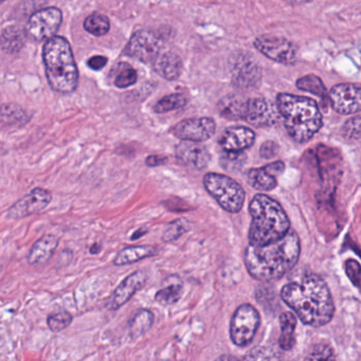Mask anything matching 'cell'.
Instances as JSON below:
<instances>
[{
  "label": "cell",
  "mask_w": 361,
  "mask_h": 361,
  "mask_svg": "<svg viewBox=\"0 0 361 361\" xmlns=\"http://www.w3.org/2000/svg\"><path fill=\"white\" fill-rule=\"evenodd\" d=\"M281 298L302 323L310 327L327 324L335 314L331 291L318 274H308L300 282L285 285L281 291Z\"/></svg>",
  "instance_id": "1"
},
{
  "label": "cell",
  "mask_w": 361,
  "mask_h": 361,
  "mask_svg": "<svg viewBox=\"0 0 361 361\" xmlns=\"http://www.w3.org/2000/svg\"><path fill=\"white\" fill-rule=\"evenodd\" d=\"M301 243L293 229L282 239L265 245H248L244 262L247 272L255 280L270 282L282 278L299 261Z\"/></svg>",
  "instance_id": "2"
},
{
  "label": "cell",
  "mask_w": 361,
  "mask_h": 361,
  "mask_svg": "<svg viewBox=\"0 0 361 361\" xmlns=\"http://www.w3.org/2000/svg\"><path fill=\"white\" fill-rule=\"evenodd\" d=\"M277 108L284 120L287 133L299 144L310 141L322 127V113L312 99L280 94Z\"/></svg>",
  "instance_id": "3"
},
{
  "label": "cell",
  "mask_w": 361,
  "mask_h": 361,
  "mask_svg": "<svg viewBox=\"0 0 361 361\" xmlns=\"http://www.w3.org/2000/svg\"><path fill=\"white\" fill-rule=\"evenodd\" d=\"M251 215L249 244L265 245L282 239L289 229L291 220L282 205L266 194H257L249 205Z\"/></svg>",
  "instance_id": "4"
},
{
  "label": "cell",
  "mask_w": 361,
  "mask_h": 361,
  "mask_svg": "<svg viewBox=\"0 0 361 361\" xmlns=\"http://www.w3.org/2000/svg\"><path fill=\"white\" fill-rule=\"evenodd\" d=\"M46 77L54 91L69 94L77 89L79 70L72 48L65 37L54 35L43 48Z\"/></svg>",
  "instance_id": "5"
},
{
  "label": "cell",
  "mask_w": 361,
  "mask_h": 361,
  "mask_svg": "<svg viewBox=\"0 0 361 361\" xmlns=\"http://www.w3.org/2000/svg\"><path fill=\"white\" fill-rule=\"evenodd\" d=\"M207 192L229 213H239L243 209L246 193L239 182L227 175L208 173L203 177Z\"/></svg>",
  "instance_id": "6"
},
{
  "label": "cell",
  "mask_w": 361,
  "mask_h": 361,
  "mask_svg": "<svg viewBox=\"0 0 361 361\" xmlns=\"http://www.w3.org/2000/svg\"><path fill=\"white\" fill-rule=\"evenodd\" d=\"M261 323L259 312L251 304H243L233 314L230 323V337L237 346L251 343Z\"/></svg>",
  "instance_id": "7"
},
{
  "label": "cell",
  "mask_w": 361,
  "mask_h": 361,
  "mask_svg": "<svg viewBox=\"0 0 361 361\" xmlns=\"http://www.w3.org/2000/svg\"><path fill=\"white\" fill-rule=\"evenodd\" d=\"M63 22V12L58 8L49 7L39 10L29 18L26 34L31 41L44 42L58 33Z\"/></svg>",
  "instance_id": "8"
},
{
  "label": "cell",
  "mask_w": 361,
  "mask_h": 361,
  "mask_svg": "<svg viewBox=\"0 0 361 361\" xmlns=\"http://www.w3.org/2000/svg\"><path fill=\"white\" fill-rule=\"evenodd\" d=\"M255 47L266 58L283 65L295 64L299 56V50L295 44L276 35L258 37L255 41Z\"/></svg>",
  "instance_id": "9"
},
{
  "label": "cell",
  "mask_w": 361,
  "mask_h": 361,
  "mask_svg": "<svg viewBox=\"0 0 361 361\" xmlns=\"http://www.w3.org/2000/svg\"><path fill=\"white\" fill-rule=\"evenodd\" d=\"M163 42L160 35L154 31L139 30L129 39L125 53L140 62L150 64L155 61L163 50Z\"/></svg>",
  "instance_id": "10"
},
{
  "label": "cell",
  "mask_w": 361,
  "mask_h": 361,
  "mask_svg": "<svg viewBox=\"0 0 361 361\" xmlns=\"http://www.w3.org/2000/svg\"><path fill=\"white\" fill-rule=\"evenodd\" d=\"M216 123L212 118H192L180 121L171 132L182 141L203 142L213 137Z\"/></svg>",
  "instance_id": "11"
},
{
  "label": "cell",
  "mask_w": 361,
  "mask_h": 361,
  "mask_svg": "<svg viewBox=\"0 0 361 361\" xmlns=\"http://www.w3.org/2000/svg\"><path fill=\"white\" fill-rule=\"evenodd\" d=\"M52 194L44 188H35L8 210V217L11 220H22L31 215L41 213L51 203Z\"/></svg>",
  "instance_id": "12"
},
{
  "label": "cell",
  "mask_w": 361,
  "mask_h": 361,
  "mask_svg": "<svg viewBox=\"0 0 361 361\" xmlns=\"http://www.w3.org/2000/svg\"><path fill=\"white\" fill-rule=\"evenodd\" d=\"M232 82L237 88L251 89L258 87L262 80V70L257 61L248 54L235 56L231 66Z\"/></svg>",
  "instance_id": "13"
},
{
  "label": "cell",
  "mask_w": 361,
  "mask_h": 361,
  "mask_svg": "<svg viewBox=\"0 0 361 361\" xmlns=\"http://www.w3.org/2000/svg\"><path fill=\"white\" fill-rule=\"evenodd\" d=\"M360 87L354 84H338L327 94L334 110L340 115H352L360 110Z\"/></svg>",
  "instance_id": "14"
},
{
  "label": "cell",
  "mask_w": 361,
  "mask_h": 361,
  "mask_svg": "<svg viewBox=\"0 0 361 361\" xmlns=\"http://www.w3.org/2000/svg\"><path fill=\"white\" fill-rule=\"evenodd\" d=\"M280 113L263 98L247 99L243 120L255 127H272L278 122Z\"/></svg>",
  "instance_id": "15"
},
{
  "label": "cell",
  "mask_w": 361,
  "mask_h": 361,
  "mask_svg": "<svg viewBox=\"0 0 361 361\" xmlns=\"http://www.w3.org/2000/svg\"><path fill=\"white\" fill-rule=\"evenodd\" d=\"M146 274L142 270H137L127 276L113 291L110 300L107 304L109 310H118L125 306L134 296L139 291L146 283Z\"/></svg>",
  "instance_id": "16"
},
{
  "label": "cell",
  "mask_w": 361,
  "mask_h": 361,
  "mask_svg": "<svg viewBox=\"0 0 361 361\" xmlns=\"http://www.w3.org/2000/svg\"><path fill=\"white\" fill-rule=\"evenodd\" d=\"M255 141L253 129L245 127H233L224 129L220 138V146L224 152H244Z\"/></svg>",
  "instance_id": "17"
},
{
  "label": "cell",
  "mask_w": 361,
  "mask_h": 361,
  "mask_svg": "<svg viewBox=\"0 0 361 361\" xmlns=\"http://www.w3.org/2000/svg\"><path fill=\"white\" fill-rule=\"evenodd\" d=\"M176 157L182 165L195 170H203L210 161V154L201 142L182 141L176 146Z\"/></svg>",
  "instance_id": "18"
},
{
  "label": "cell",
  "mask_w": 361,
  "mask_h": 361,
  "mask_svg": "<svg viewBox=\"0 0 361 361\" xmlns=\"http://www.w3.org/2000/svg\"><path fill=\"white\" fill-rule=\"evenodd\" d=\"M58 246V237L53 234H45L37 239L27 255V261L31 266H43L49 263L54 251Z\"/></svg>",
  "instance_id": "19"
},
{
  "label": "cell",
  "mask_w": 361,
  "mask_h": 361,
  "mask_svg": "<svg viewBox=\"0 0 361 361\" xmlns=\"http://www.w3.org/2000/svg\"><path fill=\"white\" fill-rule=\"evenodd\" d=\"M152 64L155 71L167 81L179 79L184 69L182 58L173 52L159 53Z\"/></svg>",
  "instance_id": "20"
},
{
  "label": "cell",
  "mask_w": 361,
  "mask_h": 361,
  "mask_svg": "<svg viewBox=\"0 0 361 361\" xmlns=\"http://www.w3.org/2000/svg\"><path fill=\"white\" fill-rule=\"evenodd\" d=\"M158 251L154 246L150 245H141V246H129L122 249L113 260L115 266H127L138 263L148 258L155 257Z\"/></svg>",
  "instance_id": "21"
},
{
  "label": "cell",
  "mask_w": 361,
  "mask_h": 361,
  "mask_svg": "<svg viewBox=\"0 0 361 361\" xmlns=\"http://www.w3.org/2000/svg\"><path fill=\"white\" fill-rule=\"evenodd\" d=\"M27 39L25 29L18 26L6 27L0 33V48L7 53H18L24 48Z\"/></svg>",
  "instance_id": "22"
},
{
  "label": "cell",
  "mask_w": 361,
  "mask_h": 361,
  "mask_svg": "<svg viewBox=\"0 0 361 361\" xmlns=\"http://www.w3.org/2000/svg\"><path fill=\"white\" fill-rule=\"evenodd\" d=\"M247 99L243 96H224L217 103L218 113L222 117L229 120H243L246 107Z\"/></svg>",
  "instance_id": "23"
},
{
  "label": "cell",
  "mask_w": 361,
  "mask_h": 361,
  "mask_svg": "<svg viewBox=\"0 0 361 361\" xmlns=\"http://www.w3.org/2000/svg\"><path fill=\"white\" fill-rule=\"evenodd\" d=\"M184 293V283L179 277L173 276L167 280V285L157 291L155 300L163 306L173 305L182 299Z\"/></svg>",
  "instance_id": "24"
},
{
  "label": "cell",
  "mask_w": 361,
  "mask_h": 361,
  "mask_svg": "<svg viewBox=\"0 0 361 361\" xmlns=\"http://www.w3.org/2000/svg\"><path fill=\"white\" fill-rule=\"evenodd\" d=\"M30 120L28 113L20 105L9 104L0 107V125L1 127H23Z\"/></svg>",
  "instance_id": "25"
},
{
  "label": "cell",
  "mask_w": 361,
  "mask_h": 361,
  "mask_svg": "<svg viewBox=\"0 0 361 361\" xmlns=\"http://www.w3.org/2000/svg\"><path fill=\"white\" fill-rule=\"evenodd\" d=\"M281 336L279 344L283 350H291L296 343L295 331L297 317L291 312H283L280 316Z\"/></svg>",
  "instance_id": "26"
},
{
  "label": "cell",
  "mask_w": 361,
  "mask_h": 361,
  "mask_svg": "<svg viewBox=\"0 0 361 361\" xmlns=\"http://www.w3.org/2000/svg\"><path fill=\"white\" fill-rule=\"evenodd\" d=\"M247 180L253 189L262 192L274 190L278 186L276 176L270 174L265 167L249 170Z\"/></svg>",
  "instance_id": "27"
},
{
  "label": "cell",
  "mask_w": 361,
  "mask_h": 361,
  "mask_svg": "<svg viewBox=\"0 0 361 361\" xmlns=\"http://www.w3.org/2000/svg\"><path fill=\"white\" fill-rule=\"evenodd\" d=\"M154 320V314L151 310H140L129 322V335L133 339L142 337L152 329Z\"/></svg>",
  "instance_id": "28"
},
{
  "label": "cell",
  "mask_w": 361,
  "mask_h": 361,
  "mask_svg": "<svg viewBox=\"0 0 361 361\" xmlns=\"http://www.w3.org/2000/svg\"><path fill=\"white\" fill-rule=\"evenodd\" d=\"M84 29L94 37H103L110 30V22L106 15L96 12L86 18Z\"/></svg>",
  "instance_id": "29"
},
{
  "label": "cell",
  "mask_w": 361,
  "mask_h": 361,
  "mask_svg": "<svg viewBox=\"0 0 361 361\" xmlns=\"http://www.w3.org/2000/svg\"><path fill=\"white\" fill-rule=\"evenodd\" d=\"M297 87L303 91L310 92L320 98H327V90L322 80L315 75H308L298 80Z\"/></svg>",
  "instance_id": "30"
},
{
  "label": "cell",
  "mask_w": 361,
  "mask_h": 361,
  "mask_svg": "<svg viewBox=\"0 0 361 361\" xmlns=\"http://www.w3.org/2000/svg\"><path fill=\"white\" fill-rule=\"evenodd\" d=\"M189 99L184 94H172L169 96H163V99L156 103L154 106V110L158 113H169V111L175 110V109L182 108L186 106Z\"/></svg>",
  "instance_id": "31"
},
{
  "label": "cell",
  "mask_w": 361,
  "mask_h": 361,
  "mask_svg": "<svg viewBox=\"0 0 361 361\" xmlns=\"http://www.w3.org/2000/svg\"><path fill=\"white\" fill-rule=\"evenodd\" d=\"M138 80L137 71L131 65H119V70L115 77V85L118 88H127L136 84Z\"/></svg>",
  "instance_id": "32"
},
{
  "label": "cell",
  "mask_w": 361,
  "mask_h": 361,
  "mask_svg": "<svg viewBox=\"0 0 361 361\" xmlns=\"http://www.w3.org/2000/svg\"><path fill=\"white\" fill-rule=\"evenodd\" d=\"M73 317L70 312L66 310L56 312V314L50 315L47 319V325L50 331L53 333H58V331H64L69 325L72 323Z\"/></svg>",
  "instance_id": "33"
},
{
  "label": "cell",
  "mask_w": 361,
  "mask_h": 361,
  "mask_svg": "<svg viewBox=\"0 0 361 361\" xmlns=\"http://www.w3.org/2000/svg\"><path fill=\"white\" fill-rule=\"evenodd\" d=\"M246 158L244 152H224L222 156V167L228 171H236L245 165Z\"/></svg>",
  "instance_id": "34"
},
{
  "label": "cell",
  "mask_w": 361,
  "mask_h": 361,
  "mask_svg": "<svg viewBox=\"0 0 361 361\" xmlns=\"http://www.w3.org/2000/svg\"><path fill=\"white\" fill-rule=\"evenodd\" d=\"M186 230H188V226L186 224V220H176V222H172L169 228L165 230L163 241L167 243L173 242V241L179 239Z\"/></svg>",
  "instance_id": "35"
},
{
  "label": "cell",
  "mask_w": 361,
  "mask_h": 361,
  "mask_svg": "<svg viewBox=\"0 0 361 361\" xmlns=\"http://www.w3.org/2000/svg\"><path fill=\"white\" fill-rule=\"evenodd\" d=\"M342 134L348 139L358 141L360 139V117L356 115L348 119L342 127Z\"/></svg>",
  "instance_id": "36"
},
{
  "label": "cell",
  "mask_w": 361,
  "mask_h": 361,
  "mask_svg": "<svg viewBox=\"0 0 361 361\" xmlns=\"http://www.w3.org/2000/svg\"><path fill=\"white\" fill-rule=\"evenodd\" d=\"M344 270H346V276L350 279L355 287H359L360 285V264L356 260L348 259L344 263Z\"/></svg>",
  "instance_id": "37"
},
{
  "label": "cell",
  "mask_w": 361,
  "mask_h": 361,
  "mask_svg": "<svg viewBox=\"0 0 361 361\" xmlns=\"http://www.w3.org/2000/svg\"><path fill=\"white\" fill-rule=\"evenodd\" d=\"M333 350L331 346L327 344H317L312 348V352L310 353L306 359L310 360H327L333 356Z\"/></svg>",
  "instance_id": "38"
},
{
  "label": "cell",
  "mask_w": 361,
  "mask_h": 361,
  "mask_svg": "<svg viewBox=\"0 0 361 361\" xmlns=\"http://www.w3.org/2000/svg\"><path fill=\"white\" fill-rule=\"evenodd\" d=\"M279 153V146L274 141H265L260 148V155L262 158L272 159L276 157Z\"/></svg>",
  "instance_id": "39"
},
{
  "label": "cell",
  "mask_w": 361,
  "mask_h": 361,
  "mask_svg": "<svg viewBox=\"0 0 361 361\" xmlns=\"http://www.w3.org/2000/svg\"><path fill=\"white\" fill-rule=\"evenodd\" d=\"M272 353H270V350L264 348H255L253 350L248 353L244 359H255V360H259V359H274L276 358L274 356H272Z\"/></svg>",
  "instance_id": "40"
},
{
  "label": "cell",
  "mask_w": 361,
  "mask_h": 361,
  "mask_svg": "<svg viewBox=\"0 0 361 361\" xmlns=\"http://www.w3.org/2000/svg\"><path fill=\"white\" fill-rule=\"evenodd\" d=\"M107 58L103 56H94L92 58H90L88 60L87 65L89 68H91L92 70H101V69L104 68L107 65Z\"/></svg>",
  "instance_id": "41"
},
{
  "label": "cell",
  "mask_w": 361,
  "mask_h": 361,
  "mask_svg": "<svg viewBox=\"0 0 361 361\" xmlns=\"http://www.w3.org/2000/svg\"><path fill=\"white\" fill-rule=\"evenodd\" d=\"M265 167L270 174L278 177L279 175H281L284 172L285 165L282 161H274V163L265 165Z\"/></svg>",
  "instance_id": "42"
},
{
  "label": "cell",
  "mask_w": 361,
  "mask_h": 361,
  "mask_svg": "<svg viewBox=\"0 0 361 361\" xmlns=\"http://www.w3.org/2000/svg\"><path fill=\"white\" fill-rule=\"evenodd\" d=\"M167 163V157L159 156V155H152V156H148L146 160V165L150 167H159V165H165Z\"/></svg>",
  "instance_id": "43"
},
{
  "label": "cell",
  "mask_w": 361,
  "mask_h": 361,
  "mask_svg": "<svg viewBox=\"0 0 361 361\" xmlns=\"http://www.w3.org/2000/svg\"><path fill=\"white\" fill-rule=\"evenodd\" d=\"M101 249H102V245L99 244V243H94V244L90 247L89 253H91V255H99Z\"/></svg>",
  "instance_id": "44"
},
{
  "label": "cell",
  "mask_w": 361,
  "mask_h": 361,
  "mask_svg": "<svg viewBox=\"0 0 361 361\" xmlns=\"http://www.w3.org/2000/svg\"><path fill=\"white\" fill-rule=\"evenodd\" d=\"M146 229H139V230L136 231L135 233H134L133 236H132V241H136V239H140V237L144 236V234H146Z\"/></svg>",
  "instance_id": "45"
},
{
  "label": "cell",
  "mask_w": 361,
  "mask_h": 361,
  "mask_svg": "<svg viewBox=\"0 0 361 361\" xmlns=\"http://www.w3.org/2000/svg\"><path fill=\"white\" fill-rule=\"evenodd\" d=\"M289 4H291V5H303V4H308L310 3V1H312V0H287Z\"/></svg>",
  "instance_id": "46"
},
{
  "label": "cell",
  "mask_w": 361,
  "mask_h": 361,
  "mask_svg": "<svg viewBox=\"0 0 361 361\" xmlns=\"http://www.w3.org/2000/svg\"><path fill=\"white\" fill-rule=\"evenodd\" d=\"M3 1H5V0H0V3H3Z\"/></svg>",
  "instance_id": "47"
}]
</instances>
